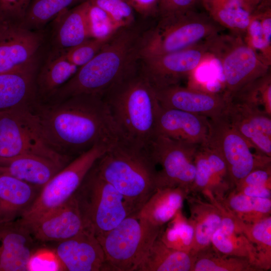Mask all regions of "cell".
<instances>
[{
	"label": "cell",
	"instance_id": "cell-34",
	"mask_svg": "<svg viewBox=\"0 0 271 271\" xmlns=\"http://www.w3.org/2000/svg\"><path fill=\"white\" fill-rule=\"evenodd\" d=\"M159 237L169 247L191 253L195 238L193 224L180 209L163 227Z\"/></svg>",
	"mask_w": 271,
	"mask_h": 271
},
{
	"label": "cell",
	"instance_id": "cell-44",
	"mask_svg": "<svg viewBox=\"0 0 271 271\" xmlns=\"http://www.w3.org/2000/svg\"><path fill=\"white\" fill-rule=\"evenodd\" d=\"M245 186H265L271 188V166L251 171L238 182L233 189Z\"/></svg>",
	"mask_w": 271,
	"mask_h": 271
},
{
	"label": "cell",
	"instance_id": "cell-25",
	"mask_svg": "<svg viewBox=\"0 0 271 271\" xmlns=\"http://www.w3.org/2000/svg\"><path fill=\"white\" fill-rule=\"evenodd\" d=\"M186 200L189 209V218L195 231L194 243L191 253L196 256L211 246L213 234L220 227L222 216L219 209L209 201L189 194Z\"/></svg>",
	"mask_w": 271,
	"mask_h": 271
},
{
	"label": "cell",
	"instance_id": "cell-33",
	"mask_svg": "<svg viewBox=\"0 0 271 271\" xmlns=\"http://www.w3.org/2000/svg\"><path fill=\"white\" fill-rule=\"evenodd\" d=\"M194 162L195 175L190 193H202L208 191L216 200L222 201L233 188L214 172L201 145L197 148Z\"/></svg>",
	"mask_w": 271,
	"mask_h": 271
},
{
	"label": "cell",
	"instance_id": "cell-18",
	"mask_svg": "<svg viewBox=\"0 0 271 271\" xmlns=\"http://www.w3.org/2000/svg\"><path fill=\"white\" fill-rule=\"evenodd\" d=\"M54 251L64 270L105 271L102 248L94 234L86 229L58 242Z\"/></svg>",
	"mask_w": 271,
	"mask_h": 271
},
{
	"label": "cell",
	"instance_id": "cell-37",
	"mask_svg": "<svg viewBox=\"0 0 271 271\" xmlns=\"http://www.w3.org/2000/svg\"><path fill=\"white\" fill-rule=\"evenodd\" d=\"M233 101L259 107L271 115V75L270 71L244 85L228 96Z\"/></svg>",
	"mask_w": 271,
	"mask_h": 271
},
{
	"label": "cell",
	"instance_id": "cell-21",
	"mask_svg": "<svg viewBox=\"0 0 271 271\" xmlns=\"http://www.w3.org/2000/svg\"><path fill=\"white\" fill-rule=\"evenodd\" d=\"M38 59L16 70L0 73V112L28 106L36 100Z\"/></svg>",
	"mask_w": 271,
	"mask_h": 271
},
{
	"label": "cell",
	"instance_id": "cell-43",
	"mask_svg": "<svg viewBox=\"0 0 271 271\" xmlns=\"http://www.w3.org/2000/svg\"><path fill=\"white\" fill-rule=\"evenodd\" d=\"M32 1L0 0V20L20 26Z\"/></svg>",
	"mask_w": 271,
	"mask_h": 271
},
{
	"label": "cell",
	"instance_id": "cell-35",
	"mask_svg": "<svg viewBox=\"0 0 271 271\" xmlns=\"http://www.w3.org/2000/svg\"><path fill=\"white\" fill-rule=\"evenodd\" d=\"M211 246L219 253L247 259L259 271L255 247L242 233H226L219 228L212 236Z\"/></svg>",
	"mask_w": 271,
	"mask_h": 271
},
{
	"label": "cell",
	"instance_id": "cell-27",
	"mask_svg": "<svg viewBox=\"0 0 271 271\" xmlns=\"http://www.w3.org/2000/svg\"><path fill=\"white\" fill-rule=\"evenodd\" d=\"M78 68L63 55L50 53L36 75V100L43 102L50 98L74 75Z\"/></svg>",
	"mask_w": 271,
	"mask_h": 271
},
{
	"label": "cell",
	"instance_id": "cell-51",
	"mask_svg": "<svg viewBox=\"0 0 271 271\" xmlns=\"http://www.w3.org/2000/svg\"><path fill=\"white\" fill-rule=\"evenodd\" d=\"M1 21L0 20V22H1Z\"/></svg>",
	"mask_w": 271,
	"mask_h": 271
},
{
	"label": "cell",
	"instance_id": "cell-4",
	"mask_svg": "<svg viewBox=\"0 0 271 271\" xmlns=\"http://www.w3.org/2000/svg\"><path fill=\"white\" fill-rule=\"evenodd\" d=\"M157 166L149 149L119 138L93 167L137 213L158 188Z\"/></svg>",
	"mask_w": 271,
	"mask_h": 271
},
{
	"label": "cell",
	"instance_id": "cell-20",
	"mask_svg": "<svg viewBox=\"0 0 271 271\" xmlns=\"http://www.w3.org/2000/svg\"><path fill=\"white\" fill-rule=\"evenodd\" d=\"M37 242L18 219L1 223L0 271H27Z\"/></svg>",
	"mask_w": 271,
	"mask_h": 271
},
{
	"label": "cell",
	"instance_id": "cell-45",
	"mask_svg": "<svg viewBox=\"0 0 271 271\" xmlns=\"http://www.w3.org/2000/svg\"><path fill=\"white\" fill-rule=\"evenodd\" d=\"M198 0H160L159 18L193 10Z\"/></svg>",
	"mask_w": 271,
	"mask_h": 271
},
{
	"label": "cell",
	"instance_id": "cell-42",
	"mask_svg": "<svg viewBox=\"0 0 271 271\" xmlns=\"http://www.w3.org/2000/svg\"><path fill=\"white\" fill-rule=\"evenodd\" d=\"M28 270H64L54 250L37 248L31 256Z\"/></svg>",
	"mask_w": 271,
	"mask_h": 271
},
{
	"label": "cell",
	"instance_id": "cell-41",
	"mask_svg": "<svg viewBox=\"0 0 271 271\" xmlns=\"http://www.w3.org/2000/svg\"><path fill=\"white\" fill-rule=\"evenodd\" d=\"M108 40L89 38L78 45L58 54L63 55L68 61L79 68L89 62Z\"/></svg>",
	"mask_w": 271,
	"mask_h": 271
},
{
	"label": "cell",
	"instance_id": "cell-32",
	"mask_svg": "<svg viewBox=\"0 0 271 271\" xmlns=\"http://www.w3.org/2000/svg\"><path fill=\"white\" fill-rule=\"evenodd\" d=\"M88 0H33L20 25L31 31H41L60 13Z\"/></svg>",
	"mask_w": 271,
	"mask_h": 271
},
{
	"label": "cell",
	"instance_id": "cell-39",
	"mask_svg": "<svg viewBox=\"0 0 271 271\" xmlns=\"http://www.w3.org/2000/svg\"><path fill=\"white\" fill-rule=\"evenodd\" d=\"M243 38L268 64H271V40L265 34L257 10L251 13Z\"/></svg>",
	"mask_w": 271,
	"mask_h": 271
},
{
	"label": "cell",
	"instance_id": "cell-49",
	"mask_svg": "<svg viewBox=\"0 0 271 271\" xmlns=\"http://www.w3.org/2000/svg\"><path fill=\"white\" fill-rule=\"evenodd\" d=\"M205 8L208 11L212 0H200Z\"/></svg>",
	"mask_w": 271,
	"mask_h": 271
},
{
	"label": "cell",
	"instance_id": "cell-6",
	"mask_svg": "<svg viewBox=\"0 0 271 271\" xmlns=\"http://www.w3.org/2000/svg\"><path fill=\"white\" fill-rule=\"evenodd\" d=\"M163 227L153 225L137 212L97 237L104 254L105 271H136Z\"/></svg>",
	"mask_w": 271,
	"mask_h": 271
},
{
	"label": "cell",
	"instance_id": "cell-8",
	"mask_svg": "<svg viewBox=\"0 0 271 271\" xmlns=\"http://www.w3.org/2000/svg\"><path fill=\"white\" fill-rule=\"evenodd\" d=\"M206 43L212 57L222 66L227 96L270 71V65L240 35L218 33Z\"/></svg>",
	"mask_w": 271,
	"mask_h": 271
},
{
	"label": "cell",
	"instance_id": "cell-19",
	"mask_svg": "<svg viewBox=\"0 0 271 271\" xmlns=\"http://www.w3.org/2000/svg\"><path fill=\"white\" fill-rule=\"evenodd\" d=\"M209 129V118L206 116L160 106L156 122V136L200 145L206 142Z\"/></svg>",
	"mask_w": 271,
	"mask_h": 271
},
{
	"label": "cell",
	"instance_id": "cell-22",
	"mask_svg": "<svg viewBox=\"0 0 271 271\" xmlns=\"http://www.w3.org/2000/svg\"><path fill=\"white\" fill-rule=\"evenodd\" d=\"M88 1L60 13L52 20L51 53L58 54L89 38L86 23Z\"/></svg>",
	"mask_w": 271,
	"mask_h": 271
},
{
	"label": "cell",
	"instance_id": "cell-7",
	"mask_svg": "<svg viewBox=\"0 0 271 271\" xmlns=\"http://www.w3.org/2000/svg\"><path fill=\"white\" fill-rule=\"evenodd\" d=\"M93 166L74 196L85 229L97 237L115 227L134 212L122 195L102 178Z\"/></svg>",
	"mask_w": 271,
	"mask_h": 271
},
{
	"label": "cell",
	"instance_id": "cell-30",
	"mask_svg": "<svg viewBox=\"0 0 271 271\" xmlns=\"http://www.w3.org/2000/svg\"><path fill=\"white\" fill-rule=\"evenodd\" d=\"M235 218L236 232L242 233L255 247L258 270L270 269L271 216L252 223H244Z\"/></svg>",
	"mask_w": 271,
	"mask_h": 271
},
{
	"label": "cell",
	"instance_id": "cell-9",
	"mask_svg": "<svg viewBox=\"0 0 271 271\" xmlns=\"http://www.w3.org/2000/svg\"><path fill=\"white\" fill-rule=\"evenodd\" d=\"M112 144H96L71 160L41 188L33 204L19 220H34L67 202Z\"/></svg>",
	"mask_w": 271,
	"mask_h": 271
},
{
	"label": "cell",
	"instance_id": "cell-47",
	"mask_svg": "<svg viewBox=\"0 0 271 271\" xmlns=\"http://www.w3.org/2000/svg\"><path fill=\"white\" fill-rule=\"evenodd\" d=\"M233 190L244 195L262 198H271V188L265 186H245Z\"/></svg>",
	"mask_w": 271,
	"mask_h": 271
},
{
	"label": "cell",
	"instance_id": "cell-26",
	"mask_svg": "<svg viewBox=\"0 0 271 271\" xmlns=\"http://www.w3.org/2000/svg\"><path fill=\"white\" fill-rule=\"evenodd\" d=\"M189 194L180 187L158 188L138 214L153 225L162 227L182 209Z\"/></svg>",
	"mask_w": 271,
	"mask_h": 271
},
{
	"label": "cell",
	"instance_id": "cell-17",
	"mask_svg": "<svg viewBox=\"0 0 271 271\" xmlns=\"http://www.w3.org/2000/svg\"><path fill=\"white\" fill-rule=\"evenodd\" d=\"M21 222L36 241L42 242L63 241L85 229L74 195L63 205L42 216L30 222Z\"/></svg>",
	"mask_w": 271,
	"mask_h": 271
},
{
	"label": "cell",
	"instance_id": "cell-1",
	"mask_svg": "<svg viewBox=\"0 0 271 271\" xmlns=\"http://www.w3.org/2000/svg\"><path fill=\"white\" fill-rule=\"evenodd\" d=\"M29 108L41 138L51 150L73 159L119 135L102 96L79 94L60 100H36Z\"/></svg>",
	"mask_w": 271,
	"mask_h": 271
},
{
	"label": "cell",
	"instance_id": "cell-29",
	"mask_svg": "<svg viewBox=\"0 0 271 271\" xmlns=\"http://www.w3.org/2000/svg\"><path fill=\"white\" fill-rule=\"evenodd\" d=\"M219 201L235 217L244 223H254L271 216V198L249 196L233 189Z\"/></svg>",
	"mask_w": 271,
	"mask_h": 271
},
{
	"label": "cell",
	"instance_id": "cell-36",
	"mask_svg": "<svg viewBox=\"0 0 271 271\" xmlns=\"http://www.w3.org/2000/svg\"><path fill=\"white\" fill-rule=\"evenodd\" d=\"M192 271H257L246 258L222 254L209 248L199 252Z\"/></svg>",
	"mask_w": 271,
	"mask_h": 271
},
{
	"label": "cell",
	"instance_id": "cell-46",
	"mask_svg": "<svg viewBox=\"0 0 271 271\" xmlns=\"http://www.w3.org/2000/svg\"><path fill=\"white\" fill-rule=\"evenodd\" d=\"M134 11L145 18L158 16L160 0H126Z\"/></svg>",
	"mask_w": 271,
	"mask_h": 271
},
{
	"label": "cell",
	"instance_id": "cell-38",
	"mask_svg": "<svg viewBox=\"0 0 271 271\" xmlns=\"http://www.w3.org/2000/svg\"><path fill=\"white\" fill-rule=\"evenodd\" d=\"M86 23L89 38L98 40H108L120 29L103 10L90 3Z\"/></svg>",
	"mask_w": 271,
	"mask_h": 271
},
{
	"label": "cell",
	"instance_id": "cell-5",
	"mask_svg": "<svg viewBox=\"0 0 271 271\" xmlns=\"http://www.w3.org/2000/svg\"><path fill=\"white\" fill-rule=\"evenodd\" d=\"M224 29L210 15L194 10L161 17L155 26L146 29L143 34L142 57L186 49Z\"/></svg>",
	"mask_w": 271,
	"mask_h": 271
},
{
	"label": "cell",
	"instance_id": "cell-2",
	"mask_svg": "<svg viewBox=\"0 0 271 271\" xmlns=\"http://www.w3.org/2000/svg\"><path fill=\"white\" fill-rule=\"evenodd\" d=\"M146 29L136 22L121 28L87 63L48 99L57 101L79 94L103 96L140 69Z\"/></svg>",
	"mask_w": 271,
	"mask_h": 271
},
{
	"label": "cell",
	"instance_id": "cell-48",
	"mask_svg": "<svg viewBox=\"0 0 271 271\" xmlns=\"http://www.w3.org/2000/svg\"><path fill=\"white\" fill-rule=\"evenodd\" d=\"M243 5L252 13L268 0H241Z\"/></svg>",
	"mask_w": 271,
	"mask_h": 271
},
{
	"label": "cell",
	"instance_id": "cell-16",
	"mask_svg": "<svg viewBox=\"0 0 271 271\" xmlns=\"http://www.w3.org/2000/svg\"><path fill=\"white\" fill-rule=\"evenodd\" d=\"M225 116L255 152L271 157V115L261 108L229 99Z\"/></svg>",
	"mask_w": 271,
	"mask_h": 271
},
{
	"label": "cell",
	"instance_id": "cell-31",
	"mask_svg": "<svg viewBox=\"0 0 271 271\" xmlns=\"http://www.w3.org/2000/svg\"><path fill=\"white\" fill-rule=\"evenodd\" d=\"M210 17L232 33L244 37L249 24L251 13L241 0H222L212 3L208 11Z\"/></svg>",
	"mask_w": 271,
	"mask_h": 271
},
{
	"label": "cell",
	"instance_id": "cell-24",
	"mask_svg": "<svg viewBox=\"0 0 271 271\" xmlns=\"http://www.w3.org/2000/svg\"><path fill=\"white\" fill-rule=\"evenodd\" d=\"M41 189L0 172V224L20 219L33 204Z\"/></svg>",
	"mask_w": 271,
	"mask_h": 271
},
{
	"label": "cell",
	"instance_id": "cell-13",
	"mask_svg": "<svg viewBox=\"0 0 271 271\" xmlns=\"http://www.w3.org/2000/svg\"><path fill=\"white\" fill-rule=\"evenodd\" d=\"M212 57L206 40L186 49L141 58L140 70L154 89L178 85Z\"/></svg>",
	"mask_w": 271,
	"mask_h": 271
},
{
	"label": "cell",
	"instance_id": "cell-28",
	"mask_svg": "<svg viewBox=\"0 0 271 271\" xmlns=\"http://www.w3.org/2000/svg\"><path fill=\"white\" fill-rule=\"evenodd\" d=\"M196 257L168 247L158 236L136 271H192Z\"/></svg>",
	"mask_w": 271,
	"mask_h": 271
},
{
	"label": "cell",
	"instance_id": "cell-40",
	"mask_svg": "<svg viewBox=\"0 0 271 271\" xmlns=\"http://www.w3.org/2000/svg\"><path fill=\"white\" fill-rule=\"evenodd\" d=\"M103 10L119 28L135 23V11L126 0H88Z\"/></svg>",
	"mask_w": 271,
	"mask_h": 271
},
{
	"label": "cell",
	"instance_id": "cell-23",
	"mask_svg": "<svg viewBox=\"0 0 271 271\" xmlns=\"http://www.w3.org/2000/svg\"><path fill=\"white\" fill-rule=\"evenodd\" d=\"M63 167L50 159L34 154L0 158V172L41 188Z\"/></svg>",
	"mask_w": 271,
	"mask_h": 271
},
{
	"label": "cell",
	"instance_id": "cell-15",
	"mask_svg": "<svg viewBox=\"0 0 271 271\" xmlns=\"http://www.w3.org/2000/svg\"><path fill=\"white\" fill-rule=\"evenodd\" d=\"M44 42L41 31L0 22V73L13 71L38 59Z\"/></svg>",
	"mask_w": 271,
	"mask_h": 271
},
{
	"label": "cell",
	"instance_id": "cell-14",
	"mask_svg": "<svg viewBox=\"0 0 271 271\" xmlns=\"http://www.w3.org/2000/svg\"><path fill=\"white\" fill-rule=\"evenodd\" d=\"M154 90L161 107L200 114L209 119L224 115L229 102L224 93L184 87L180 84Z\"/></svg>",
	"mask_w": 271,
	"mask_h": 271
},
{
	"label": "cell",
	"instance_id": "cell-50",
	"mask_svg": "<svg viewBox=\"0 0 271 271\" xmlns=\"http://www.w3.org/2000/svg\"><path fill=\"white\" fill-rule=\"evenodd\" d=\"M222 1V0H212V2L211 3V5L213 3L219 2V1ZM211 5H210V6H211Z\"/></svg>",
	"mask_w": 271,
	"mask_h": 271
},
{
	"label": "cell",
	"instance_id": "cell-12",
	"mask_svg": "<svg viewBox=\"0 0 271 271\" xmlns=\"http://www.w3.org/2000/svg\"><path fill=\"white\" fill-rule=\"evenodd\" d=\"M199 145L157 136L149 149L161 169L158 171V187H180L190 194L195 175V156Z\"/></svg>",
	"mask_w": 271,
	"mask_h": 271
},
{
	"label": "cell",
	"instance_id": "cell-11",
	"mask_svg": "<svg viewBox=\"0 0 271 271\" xmlns=\"http://www.w3.org/2000/svg\"><path fill=\"white\" fill-rule=\"evenodd\" d=\"M30 105L0 112V158L34 154L65 167L72 159L58 154L44 143L34 124Z\"/></svg>",
	"mask_w": 271,
	"mask_h": 271
},
{
	"label": "cell",
	"instance_id": "cell-10",
	"mask_svg": "<svg viewBox=\"0 0 271 271\" xmlns=\"http://www.w3.org/2000/svg\"><path fill=\"white\" fill-rule=\"evenodd\" d=\"M209 129L204 144L224 160L233 186L251 171L271 166V157L252 152V148L234 128L225 115L209 119Z\"/></svg>",
	"mask_w": 271,
	"mask_h": 271
},
{
	"label": "cell",
	"instance_id": "cell-3",
	"mask_svg": "<svg viewBox=\"0 0 271 271\" xmlns=\"http://www.w3.org/2000/svg\"><path fill=\"white\" fill-rule=\"evenodd\" d=\"M102 98L119 138L149 149L156 137L160 105L154 88L140 69L110 89Z\"/></svg>",
	"mask_w": 271,
	"mask_h": 271
}]
</instances>
